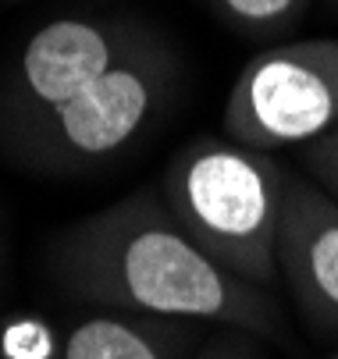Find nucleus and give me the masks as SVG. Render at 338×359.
Returning a JSON list of instances; mask_svg holds the SVG:
<instances>
[{"label": "nucleus", "mask_w": 338, "mask_h": 359, "mask_svg": "<svg viewBox=\"0 0 338 359\" xmlns=\"http://www.w3.org/2000/svg\"><path fill=\"white\" fill-rule=\"evenodd\" d=\"M46 274L68 299L96 310L238 327L264 341L285 338L271 288L243 281L196 245L157 185L132 189L65 224L46 245Z\"/></svg>", "instance_id": "1"}, {"label": "nucleus", "mask_w": 338, "mask_h": 359, "mask_svg": "<svg viewBox=\"0 0 338 359\" xmlns=\"http://www.w3.org/2000/svg\"><path fill=\"white\" fill-rule=\"evenodd\" d=\"M171 217L221 267L271 288L278 281V235L288 168L228 135H196L175 149L157 178Z\"/></svg>", "instance_id": "2"}, {"label": "nucleus", "mask_w": 338, "mask_h": 359, "mask_svg": "<svg viewBox=\"0 0 338 359\" xmlns=\"http://www.w3.org/2000/svg\"><path fill=\"white\" fill-rule=\"evenodd\" d=\"M182 89V57L164 32H150L132 54L79 96L0 139L4 157L46 178L100 171L147 139Z\"/></svg>", "instance_id": "3"}, {"label": "nucleus", "mask_w": 338, "mask_h": 359, "mask_svg": "<svg viewBox=\"0 0 338 359\" xmlns=\"http://www.w3.org/2000/svg\"><path fill=\"white\" fill-rule=\"evenodd\" d=\"M224 135L274 153L303 149L338 125V36L271 43L228 89Z\"/></svg>", "instance_id": "4"}, {"label": "nucleus", "mask_w": 338, "mask_h": 359, "mask_svg": "<svg viewBox=\"0 0 338 359\" xmlns=\"http://www.w3.org/2000/svg\"><path fill=\"white\" fill-rule=\"evenodd\" d=\"M150 32L132 15H61L39 25L0 75V139L79 96Z\"/></svg>", "instance_id": "5"}, {"label": "nucleus", "mask_w": 338, "mask_h": 359, "mask_svg": "<svg viewBox=\"0 0 338 359\" xmlns=\"http://www.w3.org/2000/svg\"><path fill=\"white\" fill-rule=\"evenodd\" d=\"M278 278L299 320L324 338H338V199L296 171H288Z\"/></svg>", "instance_id": "6"}, {"label": "nucleus", "mask_w": 338, "mask_h": 359, "mask_svg": "<svg viewBox=\"0 0 338 359\" xmlns=\"http://www.w3.org/2000/svg\"><path fill=\"white\" fill-rule=\"evenodd\" d=\"M203 345V324L100 310L68 327L50 359H189Z\"/></svg>", "instance_id": "7"}, {"label": "nucleus", "mask_w": 338, "mask_h": 359, "mask_svg": "<svg viewBox=\"0 0 338 359\" xmlns=\"http://www.w3.org/2000/svg\"><path fill=\"white\" fill-rule=\"evenodd\" d=\"M203 4L235 36L257 39V43H278L303 25V18L310 15L317 0H203Z\"/></svg>", "instance_id": "8"}, {"label": "nucleus", "mask_w": 338, "mask_h": 359, "mask_svg": "<svg viewBox=\"0 0 338 359\" xmlns=\"http://www.w3.org/2000/svg\"><path fill=\"white\" fill-rule=\"evenodd\" d=\"M299 168L313 185H320L331 199H338V125L299 149Z\"/></svg>", "instance_id": "9"}, {"label": "nucleus", "mask_w": 338, "mask_h": 359, "mask_svg": "<svg viewBox=\"0 0 338 359\" xmlns=\"http://www.w3.org/2000/svg\"><path fill=\"white\" fill-rule=\"evenodd\" d=\"M189 359H264V352L257 348V334L238 327H221L214 338H203V345Z\"/></svg>", "instance_id": "10"}, {"label": "nucleus", "mask_w": 338, "mask_h": 359, "mask_svg": "<svg viewBox=\"0 0 338 359\" xmlns=\"http://www.w3.org/2000/svg\"><path fill=\"white\" fill-rule=\"evenodd\" d=\"M0 278H4V231H0Z\"/></svg>", "instance_id": "11"}, {"label": "nucleus", "mask_w": 338, "mask_h": 359, "mask_svg": "<svg viewBox=\"0 0 338 359\" xmlns=\"http://www.w3.org/2000/svg\"><path fill=\"white\" fill-rule=\"evenodd\" d=\"M324 4H327V11H331V15H338V0H324Z\"/></svg>", "instance_id": "12"}, {"label": "nucleus", "mask_w": 338, "mask_h": 359, "mask_svg": "<svg viewBox=\"0 0 338 359\" xmlns=\"http://www.w3.org/2000/svg\"><path fill=\"white\" fill-rule=\"evenodd\" d=\"M8 4H22V0H8Z\"/></svg>", "instance_id": "13"}, {"label": "nucleus", "mask_w": 338, "mask_h": 359, "mask_svg": "<svg viewBox=\"0 0 338 359\" xmlns=\"http://www.w3.org/2000/svg\"><path fill=\"white\" fill-rule=\"evenodd\" d=\"M331 359H338V352H334V355H331Z\"/></svg>", "instance_id": "14"}]
</instances>
